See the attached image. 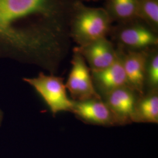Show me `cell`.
Segmentation results:
<instances>
[{
  "mask_svg": "<svg viewBox=\"0 0 158 158\" xmlns=\"http://www.w3.org/2000/svg\"><path fill=\"white\" fill-rule=\"evenodd\" d=\"M116 47L118 51L117 57L112 64L102 70L91 71L94 87L103 96L127 85L123 65L124 49L119 46Z\"/></svg>",
  "mask_w": 158,
  "mask_h": 158,
  "instance_id": "obj_8",
  "label": "cell"
},
{
  "mask_svg": "<svg viewBox=\"0 0 158 158\" xmlns=\"http://www.w3.org/2000/svg\"><path fill=\"white\" fill-rule=\"evenodd\" d=\"M83 56L91 71H97L107 68L117 57V47L112 41L103 38L73 49Z\"/></svg>",
  "mask_w": 158,
  "mask_h": 158,
  "instance_id": "obj_6",
  "label": "cell"
},
{
  "mask_svg": "<svg viewBox=\"0 0 158 158\" xmlns=\"http://www.w3.org/2000/svg\"><path fill=\"white\" fill-rule=\"evenodd\" d=\"M72 68L65 84L73 102H84L102 99L96 90L92 80L91 70L84 58L73 50Z\"/></svg>",
  "mask_w": 158,
  "mask_h": 158,
  "instance_id": "obj_5",
  "label": "cell"
},
{
  "mask_svg": "<svg viewBox=\"0 0 158 158\" xmlns=\"http://www.w3.org/2000/svg\"><path fill=\"white\" fill-rule=\"evenodd\" d=\"M4 117V113L3 112V111L0 108V127L1 126V124L2 123Z\"/></svg>",
  "mask_w": 158,
  "mask_h": 158,
  "instance_id": "obj_15",
  "label": "cell"
},
{
  "mask_svg": "<svg viewBox=\"0 0 158 158\" xmlns=\"http://www.w3.org/2000/svg\"><path fill=\"white\" fill-rule=\"evenodd\" d=\"M145 84L150 88V91L158 90V46L151 48L148 51L145 64Z\"/></svg>",
  "mask_w": 158,
  "mask_h": 158,
  "instance_id": "obj_14",
  "label": "cell"
},
{
  "mask_svg": "<svg viewBox=\"0 0 158 158\" xmlns=\"http://www.w3.org/2000/svg\"><path fill=\"white\" fill-rule=\"evenodd\" d=\"M137 100L134 122L158 124V95L157 90L150 91Z\"/></svg>",
  "mask_w": 158,
  "mask_h": 158,
  "instance_id": "obj_12",
  "label": "cell"
},
{
  "mask_svg": "<svg viewBox=\"0 0 158 158\" xmlns=\"http://www.w3.org/2000/svg\"><path fill=\"white\" fill-rule=\"evenodd\" d=\"M77 0H0V59L56 73L72 40L69 23Z\"/></svg>",
  "mask_w": 158,
  "mask_h": 158,
  "instance_id": "obj_1",
  "label": "cell"
},
{
  "mask_svg": "<svg viewBox=\"0 0 158 158\" xmlns=\"http://www.w3.org/2000/svg\"><path fill=\"white\" fill-rule=\"evenodd\" d=\"M113 23H126L138 19L136 0H106L104 7Z\"/></svg>",
  "mask_w": 158,
  "mask_h": 158,
  "instance_id": "obj_11",
  "label": "cell"
},
{
  "mask_svg": "<svg viewBox=\"0 0 158 158\" xmlns=\"http://www.w3.org/2000/svg\"><path fill=\"white\" fill-rule=\"evenodd\" d=\"M71 112L87 123L105 126L117 125L113 114L102 99L73 102Z\"/></svg>",
  "mask_w": 158,
  "mask_h": 158,
  "instance_id": "obj_10",
  "label": "cell"
},
{
  "mask_svg": "<svg viewBox=\"0 0 158 158\" xmlns=\"http://www.w3.org/2000/svg\"><path fill=\"white\" fill-rule=\"evenodd\" d=\"M82 1H99V0H81Z\"/></svg>",
  "mask_w": 158,
  "mask_h": 158,
  "instance_id": "obj_16",
  "label": "cell"
},
{
  "mask_svg": "<svg viewBox=\"0 0 158 158\" xmlns=\"http://www.w3.org/2000/svg\"><path fill=\"white\" fill-rule=\"evenodd\" d=\"M113 22L104 8L85 6L77 0L74 5L70 19V39L78 46L107 38L113 26Z\"/></svg>",
  "mask_w": 158,
  "mask_h": 158,
  "instance_id": "obj_2",
  "label": "cell"
},
{
  "mask_svg": "<svg viewBox=\"0 0 158 158\" xmlns=\"http://www.w3.org/2000/svg\"><path fill=\"white\" fill-rule=\"evenodd\" d=\"M23 80L40 94L53 115L62 111H72L73 101L68 97L62 77L40 72L37 77H24Z\"/></svg>",
  "mask_w": 158,
  "mask_h": 158,
  "instance_id": "obj_4",
  "label": "cell"
},
{
  "mask_svg": "<svg viewBox=\"0 0 158 158\" xmlns=\"http://www.w3.org/2000/svg\"><path fill=\"white\" fill-rule=\"evenodd\" d=\"M105 103L113 114L117 125L134 122L137 94L127 85L112 91L104 96Z\"/></svg>",
  "mask_w": 158,
  "mask_h": 158,
  "instance_id": "obj_7",
  "label": "cell"
},
{
  "mask_svg": "<svg viewBox=\"0 0 158 158\" xmlns=\"http://www.w3.org/2000/svg\"><path fill=\"white\" fill-rule=\"evenodd\" d=\"M138 19L112 26L109 35L114 44L125 51H142L158 45V35Z\"/></svg>",
  "mask_w": 158,
  "mask_h": 158,
  "instance_id": "obj_3",
  "label": "cell"
},
{
  "mask_svg": "<svg viewBox=\"0 0 158 158\" xmlns=\"http://www.w3.org/2000/svg\"><path fill=\"white\" fill-rule=\"evenodd\" d=\"M148 49L142 51L124 49L123 65L127 85L141 96L143 95L145 85V64Z\"/></svg>",
  "mask_w": 158,
  "mask_h": 158,
  "instance_id": "obj_9",
  "label": "cell"
},
{
  "mask_svg": "<svg viewBox=\"0 0 158 158\" xmlns=\"http://www.w3.org/2000/svg\"><path fill=\"white\" fill-rule=\"evenodd\" d=\"M138 19L158 34V0H136Z\"/></svg>",
  "mask_w": 158,
  "mask_h": 158,
  "instance_id": "obj_13",
  "label": "cell"
}]
</instances>
